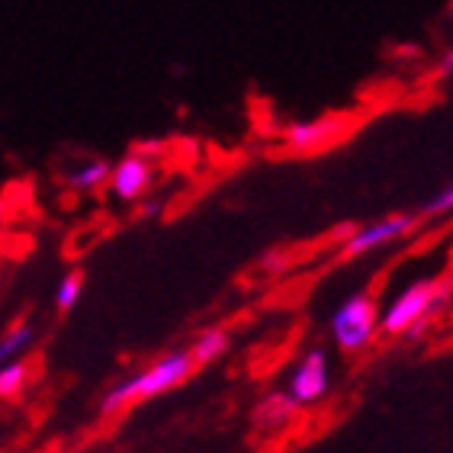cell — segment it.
I'll use <instances>...</instances> for the list:
<instances>
[{
    "instance_id": "7a4b0ae2",
    "label": "cell",
    "mask_w": 453,
    "mask_h": 453,
    "mask_svg": "<svg viewBox=\"0 0 453 453\" xmlns=\"http://www.w3.org/2000/svg\"><path fill=\"white\" fill-rule=\"evenodd\" d=\"M450 289L447 280H415L380 312L383 334H405L421 319H434L437 309L450 303Z\"/></svg>"
},
{
    "instance_id": "9c48e42d",
    "label": "cell",
    "mask_w": 453,
    "mask_h": 453,
    "mask_svg": "<svg viewBox=\"0 0 453 453\" xmlns=\"http://www.w3.org/2000/svg\"><path fill=\"white\" fill-rule=\"evenodd\" d=\"M110 161L106 157H84L78 167H71L68 171V187L74 193H94L100 190V187H106V180H110Z\"/></svg>"
},
{
    "instance_id": "30bf717a",
    "label": "cell",
    "mask_w": 453,
    "mask_h": 453,
    "mask_svg": "<svg viewBox=\"0 0 453 453\" xmlns=\"http://www.w3.org/2000/svg\"><path fill=\"white\" fill-rule=\"evenodd\" d=\"M228 344H232V338H228L226 328H206V332L196 334L190 344L193 364L203 366V364H212V360H219V357H226Z\"/></svg>"
},
{
    "instance_id": "e0dca14e",
    "label": "cell",
    "mask_w": 453,
    "mask_h": 453,
    "mask_svg": "<svg viewBox=\"0 0 453 453\" xmlns=\"http://www.w3.org/2000/svg\"><path fill=\"white\" fill-rule=\"evenodd\" d=\"M437 71H441V74H453V45L447 49L444 58H441V68H437Z\"/></svg>"
},
{
    "instance_id": "ba28073f",
    "label": "cell",
    "mask_w": 453,
    "mask_h": 453,
    "mask_svg": "<svg viewBox=\"0 0 453 453\" xmlns=\"http://www.w3.org/2000/svg\"><path fill=\"white\" fill-rule=\"evenodd\" d=\"M296 415H299V405L289 399L287 389H273V393H267L257 405H254L251 421L261 434H277V431L293 425Z\"/></svg>"
},
{
    "instance_id": "6da1fadb",
    "label": "cell",
    "mask_w": 453,
    "mask_h": 453,
    "mask_svg": "<svg viewBox=\"0 0 453 453\" xmlns=\"http://www.w3.org/2000/svg\"><path fill=\"white\" fill-rule=\"evenodd\" d=\"M193 357L190 350H171L165 354L161 360H155L151 366L139 370V373L126 376L122 383H116L110 393L100 399V411L104 415H113V411L126 409L132 402H142V399H155L161 393H171L174 386L187 383L193 373Z\"/></svg>"
},
{
    "instance_id": "9a60e30c",
    "label": "cell",
    "mask_w": 453,
    "mask_h": 453,
    "mask_svg": "<svg viewBox=\"0 0 453 453\" xmlns=\"http://www.w3.org/2000/svg\"><path fill=\"white\" fill-rule=\"evenodd\" d=\"M132 151H139V155H145V157H155V155H161V151H165V142H161V139H145V142H139Z\"/></svg>"
},
{
    "instance_id": "2e32d148",
    "label": "cell",
    "mask_w": 453,
    "mask_h": 453,
    "mask_svg": "<svg viewBox=\"0 0 453 453\" xmlns=\"http://www.w3.org/2000/svg\"><path fill=\"white\" fill-rule=\"evenodd\" d=\"M283 264H287V257L280 251H271V257H264V267H267V271H280Z\"/></svg>"
},
{
    "instance_id": "ac0fdd59",
    "label": "cell",
    "mask_w": 453,
    "mask_h": 453,
    "mask_svg": "<svg viewBox=\"0 0 453 453\" xmlns=\"http://www.w3.org/2000/svg\"><path fill=\"white\" fill-rule=\"evenodd\" d=\"M161 210H165L161 203H157V200H149V203H145V206H142V216H157V212H161Z\"/></svg>"
},
{
    "instance_id": "277c9868",
    "label": "cell",
    "mask_w": 453,
    "mask_h": 453,
    "mask_svg": "<svg viewBox=\"0 0 453 453\" xmlns=\"http://www.w3.org/2000/svg\"><path fill=\"white\" fill-rule=\"evenodd\" d=\"M332 389V366H328V354L322 348H312L293 366V373L287 380L289 399L296 402L299 409L305 405H319Z\"/></svg>"
},
{
    "instance_id": "4fadbf2b",
    "label": "cell",
    "mask_w": 453,
    "mask_h": 453,
    "mask_svg": "<svg viewBox=\"0 0 453 453\" xmlns=\"http://www.w3.org/2000/svg\"><path fill=\"white\" fill-rule=\"evenodd\" d=\"M81 293H84V273L81 271L65 273V280H58V289H55V305H58V312H71V309L78 305Z\"/></svg>"
},
{
    "instance_id": "52a82bcc",
    "label": "cell",
    "mask_w": 453,
    "mask_h": 453,
    "mask_svg": "<svg viewBox=\"0 0 453 453\" xmlns=\"http://www.w3.org/2000/svg\"><path fill=\"white\" fill-rule=\"evenodd\" d=\"M151 180H155V165H151V157L132 151V155L119 157V161L110 167V180H106V187H110V193H113L119 203H135L149 193Z\"/></svg>"
},
{
    "instance_id": "7c38bea8",
    "label": "cell",
    "mask_w": 453,
    "mask_h": 453,
    "mask_svg": "<svg viewBox=\"0 0 453 453\" xmlns=\"http://www.w3.org/2000/svg\"><path fill=\"white\" fill-rule=\"evenodd\" d=\"M29 383V364L27 360H10L0 364V399H17Z\"/></svg>"
},
{
    "instance_id": "8fae6325",
    "label": "cell",
    "mask_w": 453,
    "mask_h": 453,
    "mask_svg": "<svg viewBox=\"0 0 453 453\" xmlns=\"http://www.w3.org/2000/svg\"><path fill=\"white\" fill-rule=\"evenodd\" d=\"M35 325L33 322H23V325H17V328H10L4 338H0V364H10V360H17L23 350L29 348L35 341Z\"/></svg>"
},
{
    "instance_id": "5b68a950",
    "label": "cell",
    "mask_w": 453,
    "mask_h": 453,
    "mask_svg": "<svg viewBox=\"0 0 453 453\" xmlns=\"http://www.w3.org/2000/svg\"><path fill=\"white\" fill-rule=\"evenodd\" d=\"M415 228V216L411 212H393V216H383L370 222V226L354 228L344 244H341V257H360V254H370L373 248H383V244H393L399 238H405Z\"/></svg>"
},
{
    "instance_id": "8992f818",
    "label": "cell",
    "mask_w": 453,
    "mask_h": 453,
    "mask_svg": "<svg viewBox=\"0 0 453 453\" xmlns=\"http://www.w3.org/2000/svg\"><path fill=\"white\" fill-rule=\"evenodd\" d=\"M350 132V119L341 113L332 116H319V119H305V122H293L287 129V145L299 155H315L322 151L325 145L338 142L341 135Z\"/></svg>"
},
{
    "instance_id": "3957f363",
    "label": "cell",
    "mask_w": 453,
    "mask_h": 453,
    "mask_svg": "<svg viewBox=\"0 0 453 453\" xmlns=\"http://www.w3.org/2000/svg\"><path fill=\"white\" fill-rule=\"evenodd\" d=\"M376 328H380V305L370 293L348 296L332 315V338L348 354L370 348V341L376 338Z\"/></svg>"
},
{
    "instance_id": "5bb4252c",
    "label": "cell",
    "mask_w": 453,
    "mask_h": 453,
    "mask_svg": "<svg viewBox=\"0 0 453 453\" xmlns=\"http://www.w3.org/2000/svg\"><path fill=\"white\" fill-rule=\"evenodd\" d=\"M425 216H453V183H447L437 196H431V203H425Z\"/></svg>"
},
{
    "instance_id": "ffe728a7",
    "label": "cell",
    "mask_w": 453,
    "mask_h": 453,
    "mask_svg": "<svg viewBox=\"0 0 453 453\" xmlns=\"http://www.w3.org/2000/svg\"><path fill=\"white\" fill-rule=\"evenodd\" d=\"M450 305H453V289H450Z\"/></svg>"
},
{
    "instance_id": "d6986e66",
    "label": "cell",
    "mask_w": 453,
    "mask_h": 453,
    "mask_svg": "<svg viewBox=\"0 0 453 453\" xmlns=\"http://www.w3.org/2000/svg\"><path fill=\"white\" fill-rule=\"evenodd\" d=\"M4 222H7V200L0 196V228H4Z\"/></svg>"
}]
</instances>
